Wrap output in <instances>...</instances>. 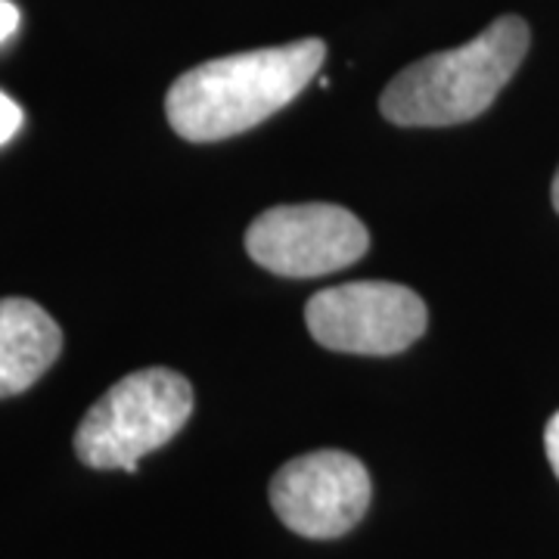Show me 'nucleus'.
<instances>
[{"label":"nucleus","mask_w":559,"mask_h":559,"mask_svg":"<svg viewBox=\"0 0 559 559\" xmlns=\"http://www.w3.org/2000/svg\"><path fill=\"white\" fill-rule=\"evenodd\" d=\"M323 60L326 44L305 38L202 62L168 87V124L193 143L237 138L296 100Z\"/></svg>","instance_id":"nucleus-1"},{"label":"nucleus","mask_w":559,"mask_h":559,"mask_svg":"<svg viewBox=\"0 0 559 559\" xmlns=\"http://www.w3.org/2000/svg\"><path fill=\"white\" fill-rule=\"evenodd\" d=\"M528 25L500 16L481 35L407 66L382 91L380 109L392 124L444 128L481 116L528 53Z\"/></svg>","instance_id":"nucleus-2"},{"label":"nucleus","mask_w":559,"mask_h":559,"mask_svg":"<svg viewBox=\"0 0 559 559\" xmlns=\"http://www.w3.org/2000/svg\"><path fill=\"white\" fill-rule=\"evenodd\" d=\"M193 414V389L175 370L150 367L119 380L75 429V454L91 469L138 473L140 460L178 436Z\"/></svg>","instance_id":"nucleus-3"},{"label":"nucleus","mask_w":559,"mask_h":559,"mask_svg":"<svg viewBox=\"0 0 559 559\" xmlns=\"http://www.w3.org/2000/svg\"><path fill=\"white\" fill-rule=\"evenodd\" d=\"M311 336L348 355H399L426 333L429 311L414 289L385 280L330 286L305 308Z\"/></svg>","instance_id":"nucleus-4"},{"label":"nucleus","mask_w":559,"mask_h":559,"mask_svg":"<svg viewBox=\"0 0 559 559\" xmlns=\"http://www.w3.org/2000/svg\"><path fill=\"white\" fill-rule=\"evenodd\" d=\"M370 234L358 215L333 202L274 205L249 224L246 249L255 264L280 277H323L352 267Z\"/></svg>","instance_id":"nucleus-5"},{"label":"nucleus","mask_w":559,"mask_h":559,"mask_svg":"<svg viewBox=\"0 0 559 559\" xmlns=\"http://www.w3.org/2000/svg\"><path fill=\"white\" fill-rule=\"evenodd\" d=\"M370 473L345 451H311L289 460L271 481V507L301 538H342L367 513Z\"/></svg>","instance_id":"nucleus-6"},{"label":"nucleus","mask_w":559,"mask_h":559,"mask_svg":"<svg viewBox=\"0 0 559 559\" xmlns=\"http://www.w3.org/2000/svg\"><path fill=\"white\" fill-rule=\"evenodd\" d=\"M62 330L38 301L0 299V399L22 395L57 364Z\"/></svg>","instance_id":"nucleus-7"},{"label":"nucleus","mask_w":559,"mask_h":559,"mask_svg":"<svg viewBox=\"0 0 559 559\" xmlns=\"http://www.w3.org/2000/svg\"><path fill=\"white\" fill-rule=\"evenodd\" d=\"M22 121H25V116H22L20 103L0 91V146L10 143V140L20 134Z\"/></svg>","instance_id":"nucleus-8"},{"label":"nucleus","mask_w":559,"mask_h":559,"mask_svg":"<svg viewBox=\"0 0 559 559\" xmlns=\"http://www.w3.org/2000/svg\"><path fill=\"white\" fill-rule=\"evenodd\" d=\"M20 22H22L20 7H16L13 0H0V44H7V40L16 35Z\"/></svg>","instance_id":"nucleus-9"},{"label":"nucleus","mask_w":559,"mask_h":559,"mask_svg":"<svg viewBox=\"0 0 559 559\" xmlns=\"http://www.w3.org/2000/svg\"><path fill=\"white\" fill-rule=\"evenodd\" d=\"M544 448H547V460H550V466H554V473H557L559 479V411L550 417L547 429H544Z\"/></svg>","instance_id":"nucleus-10"},{"label":"nucleus","mask_w":559,"mask_h":559,"mask_svg":"<svg viewBox=\"0 0 559 559\" xmlns=\"http://www.w3.org/2000/svg\"><path fill=\"white\" fill-rule=\"evenodd\" d=\"M554 205H557V212H559V171H557V178H554Z\"/></svg>","instance_id":"nucleus-11"}]
</instances>
